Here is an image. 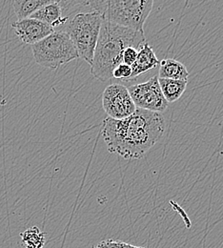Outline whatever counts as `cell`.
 Instances as JSON below:
<instances>
[{
	"instance_id": "obj_6",
	"label": "cell",
	"mask_w": 223,
	"mask_h": 248,
	"mask_svg": "<svg viewBox=\"0 0 223 248\" xmlns=\"http://www.w3.org/2000/svg\"><path fill=\"white\" fill-rule=\"evenodd\" d=\"M130 95L136 108L161 114L167 110L166 101L160 89L159 77H152L146 82L127 87Z\"/></svg>"
},
{
	"instance_id": "obj_8",
	"label": "cell",
	"mask_w": 223,
	"mask_h": 248,
	"mask_svg": "<svg viewBox=\"0 0 223 248\" xmlns=\"http://www.w3.org/2000/svg\"><path fill=\"white\" fill-rule=\"evenodd\" d=\"M12 27L16 36L23 43L29 45H33L41 41L55 31L52 26L32 17L17 20L12 23Z\"/></svg>"
},
{
	"instance_id": "obj_13",
	"label": "cell",
	"mask_w": 223,
	"mask_h": 248,
	"mask_svg": "<svg viewBox=\"0 0 223 248\" xmlns=\"http://www.w3.org/2000/svg\"><path fill=\"white\" fill-rule=\"evenodd\" d=\"M53 0H15L13 1L14 11L18 20L32 16L41 7L51 3Z\"/></svg>"
},
{
	"instance_id": "obj_17",
	"label": "cell",
	"mask_w": 223,
	"mask_h": 248,
	"mask_svg": "<svg viewBox=\"0 0 223 248\" xmlns=\"http://www.w3.org/2000/svg\"><path fill=\"white\" fill-rule=\"evenodd\" d=\"M137 54H138V50L134 48V47H128L122 55V63L132 66L137 58Z\"/></svg>"
},
{
	"instance_id": "obj_9",
	"label": "cell",
	"mask_w": 223,
	"mask_h": 248,
	"mask_svg": "<svg viewBox=\"0 0 223 248\" xmlns=\"http://www.w3.org/2000/svg\"><path fill=\"white\" fill-rule=\"evenodd\" d=\"M31 17L52 26L54 29L65 25L69 20L68 16H63V9L60 1L55 0L41 7L38 11L32 14Z\"/></svg>"
},
{
	"instance_id": "obj_16",
	"label": "cell",
	"mask_w": 223,
	"mask_h": 248,
	"mask_svg": "<svg viewBox=\"0 0 223 248\" xmlns=\"http://www.w3.org/2000/svg\"><path fill=\"white\" fill-rule=\"evenodd\" d=\"M145 248L141 247H134L126 243L115 240H106L99 243L96 248Z\"/></svg>"
},
{
	"instance_id": "obj_4",
	"label": "cell",
	"mask_w": 223,
	"mask_h": 248,
	"mask_svg": "<svg viewBox=\"0 0 223 248\" xmlns=\"http://www.w3.org/2000/svg\"><path fill=\"white\" fill-rule=\"evenodd\" d=\"M103 16L96 12H82L65 25V32L74 43L78 57L92 65Z\"/></svg>"
},
{
	"instance_id": "obj_2",
	"label": "cell",
	"mask_w": 223,
	"mask_h": 248,
	"mask_svg": "<svg viewBox=\"0 0 223 248\" xmlns=\"http://www.w3.org/2000/svg\"><path fill=\"white\" fill-rule=\"evenodd\" d=\"M146 42L144 32L103 19L91 65L92 75L101 81L112 79L113 71L122 63L124 50L128 47L139 50Z\"/></svg>"
},
{
	"instance_id": "obj_14",
	"label": "cell",
	"mask_w": 223,
	"mask_h": 248,
	"mask_svg": "<svg viewBox=\"0 0 223 248\" xmlns=\"http://www.w3.org/2000/svg\"><path fill=\"white\" fill-rule=\"evenodd\" d=\"M23 248H43L45 244V233L38 227H31L21 233Z\"/></svg>"
},
{
	"instance_id": "obj_1",
	"label": "cell",
	"mask_w": 223,
	"mask_h": 248,
	"mask_svg": "<svg viewBox=\"0 0 223 248\" xmlns=\"http://www.w3.org/2000/svg\"><path fill=\"white\" fill-rule=\"evenodd\" d=\"M165 132V120L159 113L136 108L124 120L106 118L101 133L110 153L126 159H138L160 140Z\"/></svg>"
},
{
	"instance_id": "obj_15",
	"label": "cell",
	"mask_w": 223,
	"mask_h": 248,
	"mask_svg": "<svg viewBox=\"0 0 223 248\" xmlns=\"http://www.w3.org/2000/svg\"><path fill=\"white\" fill-rule=\"evenodd\" d=\"M132 73H133L132 66L121 63L118 67H116V69L113 71V78L122 80V81H130Z\"/></svg>"
},
{
	"instance_id": "obj_12",
	"label": "cell",
	"mask_w": 223,
	"mask_h": 248,
	"mask_svg": "<svg viewBox=\"0 0 223 248\" xmlns=\"http://www.w3.org/2000/svg\"><path fill=\"white\" fill-rule=\"evenodd\" d=\"M160 89L168 103L175 102L178 100L181 95L186 91L188 81L167 79L159 78Z\"/></svg>"
},
{
	"instance_id": "obj_7",
	"label": "cell",
	"mask_w": 223,
	"mask_h": 248,
	"mask_svg": "<svg viewBox=\"0 0 223 248\" xmlns=\"http://www.w3.org/2000/svg\"><path fill=\"white\" fill-rule=\"evenodd\" d=\"M102 107L108 118L117 121L126 119L136 110L127 87L119 83L105 88L102 93Z\"/></svg>"
},
{
	"instance_id": "obj_5",
	"label": "cell",
	"mask_w": 223,
	"mask_h": 248,
	"mask_svg": "<svg viewBox=\"0 0 223 248\" xmlns=\"http://www.w3.org/2000/svg\"><path fill=\"white\" fill-rule=\"evenodd\" d=\"M32 52L37 64L53 70L79 58L74 43L64 31H55L33 44Z\"/></svg>"
},
{
	"instance_id": "obj_3",
	"label": "cell",
	"mask_w": 223,
	"mask_h": 248,
	"mask_svg": "<svg viewBox=\"0 0 223 248\" xmlns=\"http://www.w3.org/2000/svg\"><path fill=\"white\" fill-rule=\"evenodd\" d=\"M90 12H96L103 19L134 31L144 32V24L152 12L153 0H98L83 1Z\"/></svg>"
},
{
	"instance_id": "obj_11",
	"label": "cell",
	"mask_w": 223,
	"mask_h": 248,
	"mask_svg": "<svg viewBox=\"0 0 223 248\" xmlns=\"http://www.w3.org/2000/svg\"><path fill=\"white\" fill-rule=\"evenodd\" d=\"M159 78L188 81L189 72L183 63L174 59H166L160 62Z\"/></svg>"
},
{
	"instance_id": "obj_10",
	"label": "cell",
	"mask_w": 223,
	"mask_h": 248,
	"mask_svg": "<svg viewBox=\"0 0 223 248\" xmlns=\"http://www.w3.org/2000/svg\"><path fill=\"white\" fill-rule=\"evenodd\" d=\"M160 64V61L157 58L152 46L146 42L139 50L135 62L132 65V77L131 80L137 78L140 75L156 68Z\"/></svg>"
}]
</instances>
